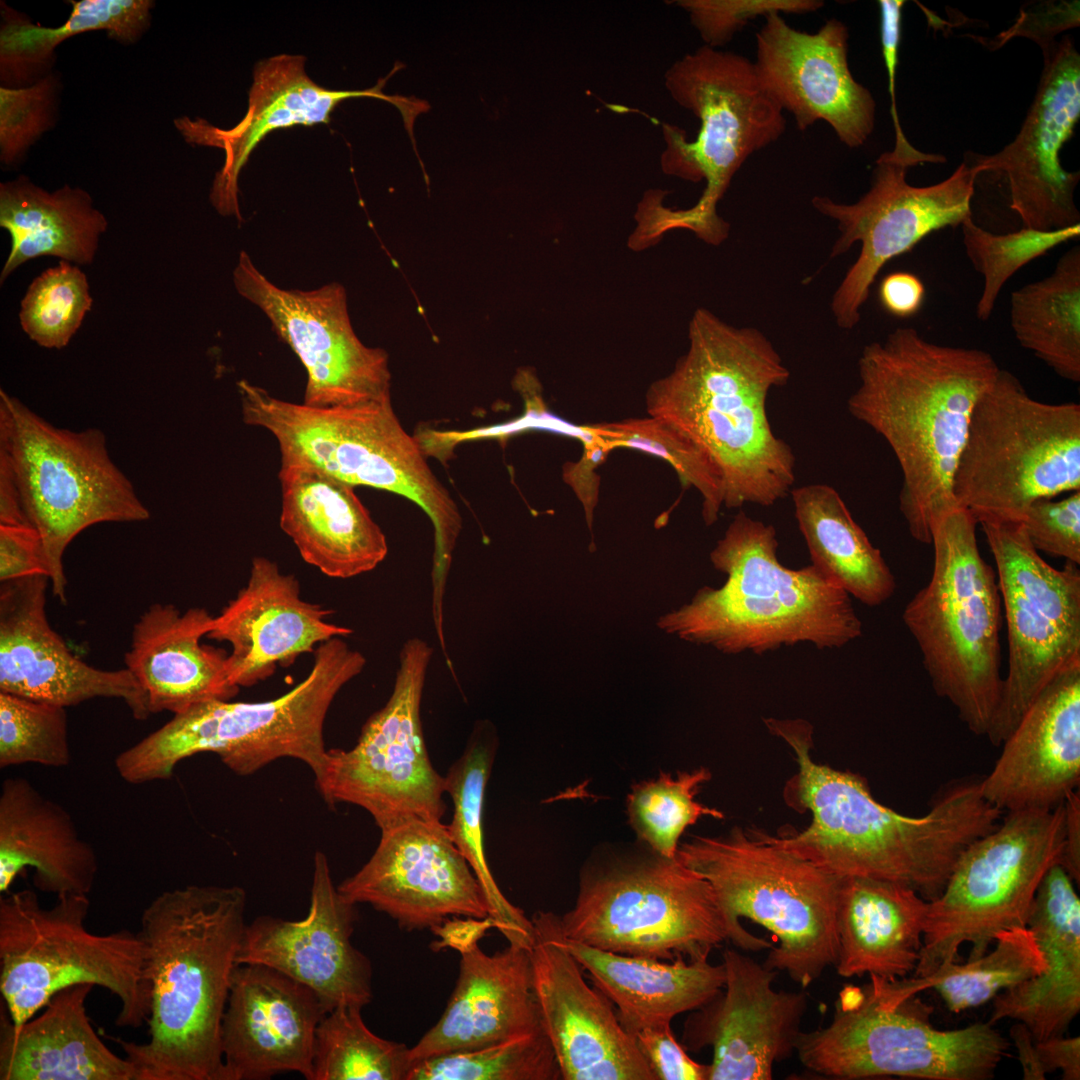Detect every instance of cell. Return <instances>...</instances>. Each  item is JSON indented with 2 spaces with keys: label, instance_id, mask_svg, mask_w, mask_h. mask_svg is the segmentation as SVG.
<instances>
[{
  "label": "cell",
  "instance_id": "1",
  "mask_svg": "<svg viewBox=\"0 0 1080 1080\" xmlns=\"http://www.w3.org/2000/svg\"><path fill=\"white\" fill-rule=\"evenodd\" d=\"M764 722L795 754L798 770L785 784L784 800L812 820L800 832L763 835L837 877L893 881L933 901L966 847L1003 814L983 798L982 776L971 775L943 785L926 814L903 815L877 801L864 777L817 763L809 722Z\"/></svg>",
  "mask_w": 1080,
  "mask_h": 1080
},
{
  "label": "cell",
  "instance_id": "2",
  "mask_svg": "<svg viewBox=\"0 0 1080 1080\" xmlns=\"http://www.w3.org/2000/svg\"><path fill=\"white\" fill-rule=\"evenodd\" d=\"M790 371L759 329L733 326L698 308L688 348L646 393L650 416L673 426L718 468L724 507L771 506L794 488L796 458L773 432L767 398Z\"/></svg>",
  "mask_w": 1080,
  "mask_h": 1080
},
{
  "label": "cell",
  "instance_id": "3",
  "mask_svg": "<svg viewBox=\"0 0 1080 1080\" xmlns=\"http://www.w3.org/2000/svg\"><path fill=\"white\" fill-rule=\"evenodd\" d=\"M1000 367L981 349L937 344L899 327L864 346L847 408L888 443L903 483L899 508L912 538L956 508L953 477L974 406Z\"/></svg>",
  "mask_w": 1080,
  "mask_h": 1080
},
{
  "label": "cell",
  "instance_id": "4",
  "mask_svg": "<svg viewBox=\"0 0 1080 1080\" xmlns=\"http://www.w3.org/2000/svg\"><path fill=\"white\" fill-rule=\"evenodd\" d=\"M246 906L240 886L188 885L144 909L138 934L151 984L148 1040L114 1039L134 1080L220 1079L221 1024Z\"/></svg>",
  "mask_w": 1080,
  "mask_h": 1080
},
{
  "label": "cell",
  "instance_id": "5",
  "mask_svg": "<svg viewBox=\"0 0 1080 1080\" xmlns=\"http://www.w3.org/2000/svg\"><path fill=\"white\" fill-rule=\"evenodd\" d=\"M777 548L773 525L738 512L710 553L713 567L726 575L724 584L700 588L657 626L726 654H763L799 643L841 648L859 638L862 622L851 596L811 564L783 566Z\"/></svg>",
  "mask_w": 1080,
  "mask_h": 1080
},
{
  "label": "cell",
  "instance_id": "6",
  "mask_svg": "<svg viewBox=\"0 0 1080 1080\" xmlns=\"http://www.w3.org/2000/svg\"><path fill=\"white\" fill-rule=\"evenodd\" d=\"M676 857L710 883L728 941L746 951L770 950L766 968L806 989L835 966L840 877L776 846L760 830L739 827L725 836L695 837L679 845Z\"/></svg>",
  "mask_w": 1080,
  "mask_h": 1080
},
{
  "label": "cell",
  "instance_id": "7",
  "mask_svg": "<svg viewBox=\"0 0 1080 1080\" xmlns=\"http://www.w3.org/2000/svg\"><path fill=\"white\" fill-rule=\"evenodd\" d=\"M237 388L244 423L273 436L281 465L311 467L355 487L392 492L427 514L434 529L432 597L443 599L463 519L416 436L404 429L391 397L320 408L277 398L247 380Z\"/></svg>",
  "mask_w": 1080,
  "mask_h": 1080
},
{
  "label": "cell",
  "instance_id": "8",
  "mask_svg": "<svg viewBox=\"0 0 1080 1080\" xmlns=\"http://www.w3.org/2000/svg\"><path fill=\"white\" fill-rule=\"evenodd\" d=\"M365 666L360 651L342 637L332 638L317 646L310 672L287 693L262 702L197 704L121 752L116 769L131 784L166 780L182 760L212 752L242 776L278 759L293 758L316 777L328 753L324 741L328 711Z\"/></svg>",
  "mask_w": 1080,
  "mask_h": 1080
},
{
  "label": "cell",
  "instance_id": "9",
  "mask_svg": "<svg viewBox=\"0 0 1080 1080\" xmlns=\"http://www.w3.org/2000/svg\"><path fill=\"white\" fill-rule=\"evenodd\" d=\"M974 515L956 507L932 525L929 582L902 618L917 643L935 693L976 735L988 733L999 706L1002 601L995 570L981 556Z\"/></svg>",
  "mask_w": 1080,
  "mask_h": 1080
},
{
  "label": "cell",
  "instance_id": "10",
  "mask_svg": "<svg viewBox=\"0 0 1080 1080\" xmlns=\"http://www.w3.org/2000/svg\"><path fill=\"white\" fill-rule=\"evenodd\" d=\"M869 980L842 987L827 1026L801 1031L795 1053L807 1070L842 1080L994 1078L1010 1047L994 1025L941 1030L919 994L902 992L897 979L870 974Z\"/></svg>",
  "mask_w": 1080,
  "mask_h": 1080
},
{
  "label": "cell",
  "instance_id": "11",
  "mask_svg": "<svg viewBox=\"0 0 1080 1080\" xmlns=\"http://www.w3.org/2000/svg\"><path fill=\"white\" fill-rule=\"evenodd\" d=\"M87 895L57 896L50 908L24 889L0 899V992L18 1027L62 989L92 984L120 1001L115 1023L139 1028L147 1021L151 984L146 946L138 933L121 929L95 934L86 926Z\"/></svg>",
  "mask_w": 1080,
  "mask_h": 1080
},
{
  "label": "cell",
  "instance_id": "12",
  "mask_svg": "<svg viewBox=\"0 0 1080 1080\" xmlns=\"http://www.w3.org/2000/svg\"><path fill=\"white\" fill-rule=\"evenodd\" d=\"M664 79L674 101L691 111L700 126L696 138L687 141L682 129L663 124L661 168L706 183L694 206L673 211V223L719 245L730 226L718 215L717 204L743 163L784 133L783 111L762 87L753 62L733 52L704 45L674 62Z\"/></svg>",
  "mask_w": 1080,
  "mask_h": 1080
},
{
  "label": "cell",
  "instance_id": "13",
  "mask_svg": "<svg viewBox=\"0 0 1080 1080\" xmlns=\"http://www.w3.org/2000/svg\"><path fill=\"white\" fill-rule=\"evenodd\" d=\"M1080 490V405L1031 397L1000 368L971 414L953 477L957 507L977 522L1019 520L1040 499Z\"/></svg>",
  "mask_w": 1080,
  "mask_h": 1080
},
{
  "label": "cell",
  "instance_id": "14",
  "mask_svg": "<svg viewBox=\"0 0 1080 1080\" xmlns=\"http://www.w3.org/2000/svg\"><path fill=\"white\" fill-rule=\"evenodd\" d=\"M558 923L566 938L663 961L708 958L728 941L710 883L677 857L651 850L586 866L575 903Z\"/></svg>",
  "mask_w": 1080,
  "mask_h": 1080
},
{
  "label": "cell",
  "instance_id": "15",
  "mask_svg": "<svg viewBox=\"0 0 1080 1080\" xmlns=\"http://www.w3.org/2000/svg\"><path fill=\"white\" fill-rule=\"evenodd\" d=\"M0 456L9 464L29 524L45 548L52 592L66 603L63 555L102 522H138L150 513L114 464L101 430L71 431L47 422L0 390Z\"/></svg>",
  "mask_w": 1080,
  "mask_h": 1080
},
{
  "label": "cell",
  "instance_id": "16",
  "mask_svg": "<svg viewBox=\"0 0 1080 1080\" xmlns=\"http://www.w3.org/2000/svg\"><path fill=\"white\" fill-rule=\"evenodd\" d=\"M1063 803L1049 810L1009 811L1002 823L970 843L956 861L941 894L928 902L922 946L913 977H926L985 954L998 934L1026 926L1038 886L1060 863L1064 847Z\"/></svg>",
  "mask_w": 1080,
  "mask_h": 1080
},
{
  "label": "cell",
  "instance_id": "17",
  "mask_svg": "<svg viewBox=\"0 0 1080 1080\" xmlns=\"http://www.w3.org/2000/svg\"><path fill=\"white\" fill-rule=\"evenodd\" d=\"M996 564L1008 638V670L986 737L1000 746L1047 683L1080 661V570L1049 565L1021 521H978Z\"/></svg>",
  "mask_w": 1080,
  "mask_h": 1080
},
{
  "label": "cell",
  "instance_id": "18",
  "mask_svg": "<svg viewBox=\"0 0 1080 1080\" xmlns=\"http://www.w3.org/2000/svg\"><path fill=\"white\" fill-rule=\"evenodd\" d=\"M432 656L425 640L405 641L387 702L369 717L352 748L328 751L315 777L327 804L356 805L380 830L413 819L441 820L445 812V778L429 758L420 714Z\"/></svg>",
  "mask_w": 1080,
  "mask_h": 1080
},
{
  "label": "cell",
  "instance_id": "19",
  "mask_svg": "<svg viewBox=\"0 0 1080 1080\" xmlns=\"http://www.w3.org/2000/svg\"><path fill=\"white\" fill-rule=\"evenodd\" d=\"M911 166L891 151L875 162L869 190L856 202L839 203L815 196L811 203L835 221L838 238L831 257L845 254L856 243L860 253L833 293L830 308L837 326L853 329L881 269L909 252L929 234L957 227L972 216L971 200L979 172L961 163L946 179L928 186L906 180Z\"/></svg>",
  "mask_w": 1080,
  "mask_h": 1080
},
{
  "label": "cell",
  "instance_id": "20",
  "mask_svg": "<svg viewBox=\"0 0 1080 1080\" xmlns=\"http://www.w3.org/2000/svg\"><path fill=\"white\" fill-rule=\"evenodd\" d=\"M239 295L258 307L276 335L297 355L307 373L303 404L354 405L391 397L387 353L356 335L342 285L287 290L273 284L242 251L233 271Z\"/></svg>",
  "mask_w": 1080,
  "mask_h": 1080
},
{
  "label": "cell",
  "instance_id": "21",
  "mask_svg": "<svg viewBox=\"0 0 1080 1080\" xmlns=\"http://www.w3.org/2000/svg\"><path fill=\"white\" fill-rule=\"evenodd\" d=\"M337 888L407 931L454 916H489L482 888L441 820L413 819L381 830L368 861Z\"/></svg>",
  "mask_w": 1080,
  "mask_h": 1080
},
{
  "label": "cell",
  "instance_id": "22",
  "mask_svg": "<svg viewBox=\"0 0 1080 1080\" xmlns=\"http://www.w3.org/2000/svg\"><path fill=\"white\" fill-rule=\"evenodd\" d=\"M1041 49L1042 74L1019 133L973 164L979 174L1005 176L1010 208L1023 227L1052 231L1080 224L1075 203L1080 173L1065 170L1060 161L1080 118V55L1069 37Z\"/></svg>",
  "mask_w": 1080,
  "mask_h": 1080
},
{
  "label": "cell",
  "instance_id": "23",
  "mask_svg": "<svg viewBox=\"0 0 1080 1080\" xmlns=\"http://www.w3.org/2000/svg\"><path fill=\"white\" fill-rule=\"evenodd\" d=\"M722 959L724 986L691 1011L682 1045L712 1048L708 1080H770L775 1063L795 1052L808 994L775 990L777 971L736 949H725Z\"/></svg>",
  "mask_w": 1080,
  "mask_h": 1080
},
{
  "label": "cell",
  "instance_id": "24",
  "mask_svg": "<svg viewBox=\"0 0 1080 1080\" xmlns=\"http://www.w3.org/2000/svg\"><path fill=\"white\" fill-rule=\"evenodd\" d=\"M531 920L533 988L562 1080H655L613 1003L588 984L580 964L555 937L549 912L539 911Z\"/></svg>",
  "mask_w": 1080,
  "mask_h": 1080
},
{
  "label": "cell",
  "instance_id": "25",
  "mask_svg": "<svg viewBox=\"0 0 1080 1080\" xmlns=\"http://www.w3.org/2000/svg\"><path fill=\"white\" fill-rule=\"evenodd\" d=\"M356 904L334 885L325 853L316 851L310 907L297 921L262 915L246 923L238 964H263L311 988L329 1011L368 1005L373 998L372 965L351 941Z\"/></svg>",
  "mask_w": 1080,
  "mask_h": 1080
},
{
  "label": "cell",
  "instance_id": "26",
  "mask_svg": "<svg viewBox=\"0 0 1080 1080\" xmlns=\"http://www.w3.org/2000/svg\"><path fill=\"white\" fill-rule=\"evenodd\" d=\"M848 39L836 18L807 33L771 13L756 34L753 64L766 93L800 131L825 121L843 144L858 148L873 132L876 102L851 73Z\"/></svg>",
  "mask_w": 1080,
  "mask_h": 1080
},
{
  "label": "cell",
  "instance_id": "27",
  "mask_svg": "<svg viewBox=\"0 0 1080 1080\" xmlns=\"http://www.w3.org/2000/svg\"><path fill=\"white\" fill-rule=\"evenodd\" d=\"M49 578L1 583L0 692L61 707L94 698L122 700L137 720L151 712L128 669L101 670L73 655L46 614Z\"/></svg>",
  "mask_w": 1080,
  "mask_h": 1080
},
{
  "label": "cell",
  "instance_id": "28",
  "mask_svg": "<svg viewBox=\"0 0 1080 1080\" xmlns=\"http://www.w3.org/2000/svg\"><path fill=\"white\" fill-rule=\"evenodd\" d=\"M305 58L280 54L259 61L253 71L248 110L233 128L214 127L203 119L187 117L175 120V126L191 143L222 149L225 160L216 173L210 200L222 215L241 219L238 204V177L250 154L272 131L295 125L328 123L335 107L349 98L372 97L394 104L401 112L409 135L417 115L428 110L425 101L389 96L382 92L395 69L372 88L330 90L321 87L306 74ZM410 136V137H412Z\"/></svg>",
  "mask_w": 1080,
  "mask_h": 1080
},
{
  "label": "cell",
  "instance_id": "29",
  "mask_svg": "<svg viewBox=\"0 0 1080 1080\" xmlns=\"http://www.w3.org/2000/svg\"><path fill=\"white\" fill-rule=\"evenodd\" d=\"M329 1012L308 986L263 964H238L221 1024L219 1080H312L316 1030Z\"/></svg>",
  "mask_w": 1080,
  "mask_h": 1080
},
{
  "label": "cell",
  "instance_id": "30",
  "mask_svg": "<svg viewBox=\"0 0 1080 1080\" xmlns=\"http://www.w3.org/2000/svg\"><path fill=\"white\" fill-rule=\"evenodd\" d=\"M333 610L301 597L299 581L266 557L251 560L247 584L213 618L207 637L231 645L229 681L249 687L270 677L279 665L353 630L328 622Z\"/></svg>",
  "mask_w": 1080,
  "mask_h": 1080
},
{
  "label": "cell",
  "instance_id": "31",
  "mask_svg": "<svg viewBox=\"0 0 1080 1080\" xmlns=\"http://www.w3.org/2000/svg\"><path fill=\"white\" fill-rule=\"evenodd\" d=\"M981 779L983 798L1000 811L1049 810L1080 782V661L1040 691Z\"/></svg>",
  "mask_w": 1080,
  "mask_h": 1080
},
{
  "label": "cell",
  "instance_id": "32",
  "mask_svg": "<svg viewBox=\"0 0 1080 1080\" xmlns=\"http://www.w3.org/2000/svg\"><path fill=\"white\" fill-rule=\"evenodd\" d=\"M460 956L443 1014L410 1048L412 1065L542 1030L529 949L509 944L488 955L477 945Z\"/></svg>",
  "mask_w": 1080,
  "mask_h": 1080
},
{
  "label": "cell",
  "instance_id": "33",
  "mask_svg": "<svg viewBox=\"0 0 1080 1080\" xmlns=\"http://www.w3.org/2000/svg\"><path fill=\"white\" fill-rule=\"evenodd\" d=\"M278 479L280 528L307 564L330 578L348 579L384 561L386 536L355 486L297 465H280Z\"/></svg>",
  "mask_w": 1080,
  "mask_h": 1080
},
{
  "label": "cell",
  "instance_id": "34",
  "mask_svg": "<svg viewBox=\"0 0 1080 1080\" xmlns=\"http://www.w3.org/2000/svg\"><path fill=\"white\" fill-rule=\"evenodd\" d=\"M1026 926L1047 969L996 995L988 1022L1016 1020L1042 1041L1065 1035L1080 1012V899L1059 863L1041 880Z\"/></svg>",
  "mask_w": 1080,
  "mask_h": 1080
},
{
  "label": "cell",
  "instance_id": "35",
  "mask_svg": "<svg viewBox=\"0 0 1080 1080\" xmlns=\"http://www.w3.org/2000/svg\"><path fill=\"white\" fill-rule=\"evenodd\" d=\"M213 616L203 607L180 612L153 604L135 622L124 661L146 694L151 714L174 715L239 691L228 678L224 650L204 645Z\"/></svg>",
  "mask_w": 1080,
  "mask_h": 1080
},
{
  "label": "cell",
  "instance_id": "36",
  "mask_svg": "<svg viewBox=\"0 0 1080 1080\" xmlns=\"http://www.w3.org/2000/svg\"><path fill=\"white\" fill-rule=\"evenodd\" d=\"M93 987L60 990L18 1027L1 1002L0 1079L134 1080L131 1062L111 1051L90 1023L86 1000Z\"/></svg>",
  "mask_w": 1080,
  "mask_h": 1080
},
{
  "label": "cell",
  "instance_id": "37",
  "mask_svg": "<svg viewBox=\"0 0 1080 1080\" xmlns=\"http://www.w3.org/2000/svg\"><path fill=\"white\" fill-rule=\"evenodd\" d=\"M26 867L34 869V886L43 892L88 895L98 862L63 806L25 778L10 777L0 792L1 893Z\"/></svg>",
  "mask_w": 1080,
  "mask_h": 1080
},
{
  "label": "cell",
  "instance_id": "38",
  "mask_svg": "<svg viewBox=\"0 0 1080 1080\" xmlns=\"http://www.w3.org/2000/svg\"><path fill=\"white\" fill-rule=\"evenodd\" d=\"M557 940L575 958L585 975L616 1007L624 1029L634 1037L639 1030L696 1010L723 988V963L708 958L663 961L597 949L566 938L558 916L549 912Z\"/></svg>",
  "mask_w": 1080,
  "mask_h": 1080
},
{
  "label": "cell",
  "instance_id": "39",
  "mask_svg": "<svg viewBox=\"0 0 1080 1080\" xmlns=\"http://www.w3.org/2000/svg\"><path fill=\"white\" fill-rule=\"evenodd\" d=\"M928 902L913 889L871 877H840L837 974L901 979L913 973Z\"/></svg>",
  "mask_w": 1080,
  "mask_h": 1080
},
{
  "label": "cell",
  "instance_id": "40",
  "mask_svg": "<svg viewBox=\"0 0 1080 1080\" xmlns=\"http://www.w3.org/2000/svg\"><path fill=\"white\" fill-rule=\"evenodd\" d=\"M0 226L11 239L0 274L3 284L19 266L38 257L93 263L108 220L81 188L65 185L50 192L19 176L0 184Z\"/></svg>",
  "mask_w": 1080,
  "mask_h": 1080
},
{
  "label": "cell",
  "instance_id": "41",
  "mask_svg": "<svg viewBox=\"0 0 1080 1080\" xmlns=\"http://www.w3.org/2000/svg\"><path fill=\"white\" fill-rule=\"evenodd\" d=\"M790 495L811 565L865 605L886 602L896 588L894 575L840 494L815 483L793 488Z\"/></svg>",
  "mask_w": 1080,
  "mask_h": 1080
},
{
  "label": "cell",
  "instance_id": "42",
  "mask_svg": "<svg viewBox=\"0 0 1080 1080\" xmlns=\"http://www.w3.org/2000/svg\"><path fill=\"white\" fill-rule=\"evenodd\" d=\"M495 739L487 730L476 731L463 754L449 768L445 789L453 804L447 829L452 841L475 874L485 896L489 916L509 944L531 949L535 928L531 919L503 895L487 863L483 845V806L495 756Z\"/></svg>",
  "mask_w": 1080,
  "mask_h": 1080
},
{
  "label": "cell",
  "instance_id": "43",
  "mask_svg": "<svg viewBox=\"0 0 1080 1080\" xmlns=\"http://www.w3.org/2000/svg\"><path fill=\"white\" fill-rule=\"evenodd\" d=\"M1010 325L1018 343L1061 378L1080 382V247L1073 246L1046 277L1010 295Z\"/></svg>",
  "mask_w": 1080,
  "mask_h": 1080
},
{
  "label": "cell",
  "instance_id": "44",
  "mask_svg": "<svg viewBox=\"0 0 1080 1080\" xmlns=\"http://www.w3.org/2000/svg\"><path fill=\"white\" fill-rule=\"evenodd\" d=\"M72 11L59 27L32 23L2 4L0 29V70L2 81H36L51 62L55 48L67 38L94 30L124 44L139 40L151 21V0L69 1Z\"/></svg>",
  "mask_w": 1080,
  "mask_h": 1080
},
{
  "label": "cell",
  "instance_id": "45",
  "mask_svg": "<svg viewBox=\"0 0 1080 1080\" xmlns=\"http://www.w3.org/2000/svg\"><path fill=\"white\" fill-rule=\"evenodd\" d=\"M994 942L982 956L951 963L926 977L901 978L899 986L908 995L933 988L949 1011L960 1013L1046 971V960L1027 926L1003 931Z\"/></svg>",
  "mask_w": 1080,
  "mask_h": 1080
},
{
  "label": "cell",
  "instance_id": "46",
  "mask_svg": "<svg viewBox=\"0 0 1080 1080\" xmlns=\"http://www.w3.org/2000/svg\"><path fill=\"white\" fill-rule=\"evenodd\" d=\"M361 1010L336 1007L320 1021L312 1080H408L413 1066L410 1048L374 1034Z\"/></svg>",
  "mask_w": 1080,
  "mask_h": 1080
},
{
  "label": "cell",
  "instance_id": "47",
  "mask_svg": "<svg viewBox=\"0 0 1080 1080\" xmlns=\"http://www.w3.org/2000/svg\"><path fill=\"white\" fill-rule=\"evenodd\" d=\"M608 449L640 450L666 460L683 487L696 489L702 498V518L714 524L724 506L721 474L708 455L662 419L648 416L586 426Z\"/></svg>",
  "mask_w": 1080,
  "mask_h": 1080
},
{
  "label": "cell",
  "instance_id": "48",
  "mask_svg": "<svg viewBox=\"0 0 1080 1080\" xmlns=\"http://www.w3.org/2000/svg\"><path fill=\"white\" fill-rule=\"evenodd\" d=\"M711 779L706 768L678 773H661L653 780L634 785L627 797V813L638 839L652 852L675 858L679 838L702 816L723 819L717 809L697 802L699 788Z\"/></svg>",
  "mask_w": 1080,
  "mask_h": 1080
},
{
  "label": "cell",
  "instance_id": "49",
  "mask_svg": "<svg viewBox=\"0 0 1080 1080\" xmlns=\"http://www.w3.org/2000/svg\"><path fill=\"white\" fill-rule=\"evenodd\" d=\"M561 1071L542 1030L415 1063L408 1080H559Z\"/></svg>",
  "mask_w": 1080,
  "mask_h": 1080
},
{
  "label": "cell",
  "instance_id": "50",
  "mask_svg": "<svg viewBox=\"0 0 1080 1080\" xmlns=\"http://www.w3.org/2000/svg\"><path fill=\"white\" fill-rule=\"evenodd\" d=\"M960 226L966 256L984 279L976 306L980 321L990 318L1003 286L1018 270L1080 236V224L1052 231L1023 227L997 234L980 227L970 216Z\"/></svg>",
  "mask_w": 1080,
  "mask_h": 1080
},
{
  "label": "cell",
  "instance_id": "51",
  "mask_svg": "<svg viewBox=\"0 0 1080 1080\" xmlns=\"http://www.w3.org/2000/svg\"><path fill=\"white\" fill-rule=\"evenodd\" d=\"M93 299L86 274L60 261L35 277L20 302L22 330L47 349L67 346L91 310Z\"/></svg>",
  "mask_w": 1080,
  "mask_h": 1080
},
{
  "label": "cell",
  "instance_id": "52",
  "mask_svg": "<svg viewBox=\"0 0 1080 1080\" xmlns=\"http://www.w3.org/2000/svg\"><path fill=\"white\" fill-rule=\"evenodd\" d=\"M66 708L0 692V767L71 762Z\"/></svg>",
  "mask_w": 1080,
  "mask_h": 1080
},
{
  "label": "cell",
  "instance_id": "53",
  "mask_svg": "<svg viewBox=\"0 0 1080 1080\" xmlns=\"http://www.w3.org/2000/svg\"><path fill=\"white\" fill-rule=\"evenodd\" d=\"M58 79L50 74L33 84L0 87V160L17 164L30 146L53 125Z\"/></svg>",
  "mask_w": 1080,
  "mask_h": 1080
},
{
  "label": "cell",
  "instance_id": "54",
  "mask_svg": "<svg viewBox=\"0 0 1080 1080\" xmlns=\"http://www.w3.org/2000/svg\"><path fill=\"white\" fill-rule=\"evenodd\" d=\"M690 16L706 46L729 42L750 20L771 13L803 14L824 6L820 0H682L677 2Z\"/></svg>",
  "mask_w": 1080,
  "mask_h": 1080
},
{
  "label": "cell",
  "instance_id": "55",
  "mask_svg": "<svg viewBox=\"0 0 1080 1080\" xmlns=\"http://www.w3.org/2000/svg\"><path fill=\"white\" fill-rule=\"evenodd\" d=\"M1019 521L1038 552L1080 564V490L1061 500L1033 502Z\"/></svg>",
  "mask_w": 1080,
  "mask_h": 1080
},
{
  "label": "cell",
  "instance_id": "56",
  "mask_svg": "<svg viewBox=\"0 0 1080 1080\" xmlns=\"http://www.w3.org/2000/svg\"><path fill=\"white\" fill-rule=\"evenodd\" d=\"M655 1080H708L709 1064L694 1061L680 1044L671 1023L645 1027L634 1034Z\"/></svg>",
  "mask_w": 1080,
  "mask_h": 1080
},
{
  "label": "cell",
  "instance_id": "57",
  "mask_svg": "<svg viewBox=\"0 0 1080 1080\" xmlns=\"http://www.w3.org/2000/svg\"><path fill=\"white\" fill-rule=\"evenodd\" d=\"M878 3L880 7L882 56L888 76V90L891 102L890 113L895 132V145L891 151L917 163H925L928 161L929 155L914 148L907 140L900 124L896 105V71L901 40L902 8L905 1L880 0Z\"/></svg>",
  "mask_w": 1080,
  "mask_h": 1080
},
{
  "label": "cell",
  "instance_id": "58",
  "mask_svg": "<svg viewBox=\"0 0 1080 1080\" xmlns=\"http://www.w3.org/2000/svg\"><path fill=\"white\" fill-rule=\"evenodd\" d=\"M47 576L49 565L38 531L29 525L0 524V582Z\"/></svg>",
  "mask_w": 1080,
  "mask_h": 1080
},
{
  "label": "cell",
  "instance_id": "59",
  "mask_svg": "<svg viewBox=\"0 0 1080 1080\" xmlns=\"http://www.w3.org/2000/svg\"><path fill=\"white\" fill-rule=\"evenodd\" d=\"M924 296L923 282L910 272L888 274L879 287L882 306L898 318H908L916 314L924 301Z\"/></svg>",
  "mask_w": 1080,
  "mask_h": 1080
},
{
  "label": "cell",
  "instance_id": "60",
  "mask_svg": "<svg viewBox=\"0 0 1080 1080\" xmlns=\"http://www.w3.org/2000/svg\"><path fill=\"white\" fill-rule=\"evenodd\" d=\"M492 928H496V923L490 916L485 918L458 916L447 918L441 924L430 929L438 938L432 944V949L439 951L449 948L460 954L479 945V941Z\"/></svg>",
  "mask_w": 1080,
  "mask_h": 1080
},
{
  "label": "cell",
  "instance_id": "61",
  "mask_svg": "<svg viewBox=\"0 0 1080 1080\" xmlns=\"http://www.w3.org/2000/svg\"><path fill=\"white\" fill-rule=\"evenodd\" d=\"M1036 1049L1045 1074L1061 1070L1064 1080L1080 1079L1079 1036L1062 1035L1036 1041Z\"/></svg>",
  "mask_w": 1080,
  "mask_h": 1080
},
{
  "label": "cell",
  "instance_id": "62",
  "mask_svg": "<svg viewBox=\"0 0 1080 1080\" xmlns=\"http://www.w3.org/2000/svg\"><path fill=\"white\" fill-rule=\"evenodd\" d=\"M1065 811L1064 847L1060 865L1075 884L1080 882V796L1078 790L1071 792L1063 802Z\"/></svg>",
  "mask_w": 1080,
  "mask_h": 1080
},
{
  "label": "cell",
  "instance_id": "63",
  "mask_svg": "<svg viewBox=\"0 0 1080 1080\" xmlns=\"http://www.w3.org/2000/svg\"><path fill=\"white\" fill-rule=\"evenodd\" d=\"M0 524L31 526L11 468L2 456H0Z\"/></svg>",
  "mask_w": 1080,
  "mask_h": 1080
},
{
  "label": "cell",
  "instance_id": "64",
  "mask_svg": "<svg viewBox=\"0 0 1080 1080\" xmlns=\"http://www.w3.org/2000/svg\"><path fill=\"white\" fill-rule=\"evenodd\" d=\"M1010 1037L1018 1053V1058L1023 1070V1079H1045L1046 1074L1038 1059L1036 1041L1029 1029L1024 1024L1018 1022L1011 1027Z\"/></svg>",
  "mask_w": 1080,
  "mask_h": 1080
}]
</instances>
